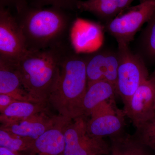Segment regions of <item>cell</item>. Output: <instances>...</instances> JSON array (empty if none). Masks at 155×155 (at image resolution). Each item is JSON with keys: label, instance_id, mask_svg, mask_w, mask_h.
Wrapping results in <instances>:
<instances>
[{"label": "cell", "instance_id": "cell-21", "mask_svg": "<svg viewBox=\"0 0 155 155\" xmlns=\"http://www.w3.org/2000/svg\"><path fill=\"white\" fill-rule=\"evenodd\" d=\"M113 99L107 100L99 104L92 110L91 117L103 116L107 114H115L119 112L114 107Z\"/></svg>", "mask_w": 155, "mask_h": 155}, {"label": "cell", "instance_id": "cell-14", "mask_svg": "<svg viewBox=\"0 0 155 155\" xmlns=\"http://www.w3.org/2000/svg\"><path fill=\"white\" fill-rule=\"evenodd\" d=\"M116 93V85L108 81H101L87 84L82 104L83 116H90L96 107L105 101L113 99Z\"/></svg>", "mask_w": 155, "mask_h": 155}, {"label": "cell", "instance_id": "cell-13", "mask_svg": "<svg viewBox=\"0 0 155 155\" xmlns=\"http://www.w3.org/2000/svg\"><path fill=\"white\" fill-rule=\"evenodd\" d=\"M123 111L115 114L91 117L87 121V130L93 136L102 137L105 136L116 135L122 130L124 125Z\"/></svg>", "mask_w": 155, "mask_h": 155}, {"label": "cell", "instance_id": "cell-20", "mask_svg": "<svg viewBox=\"0 0 155 155\" xmlns=\"http://www.w3.org/2000/svg\"><path fill=\"white\" fill-rule=\"evenodd\" d=\"M78 0H28V5L38 8L53 6L75 12L78 11Z\"/></svg>", "mask_w": 155, "mask_h": 155}, {"label": "cell", "instance_id": "cell-10", "mask_svg": "<svg viewBox=\"0 0 155 155\" xmlns=\"http://www.w3.org/2000/svg\"><path fill=\"white\" fill-rule=\"evenodd\" d=\"M61 117L51 114L48 108L23 120L2 124L1 128L17 135L35 140L53 127Z\"/></svg>", "mask_w": 155, "mask_h": 155}, {"label": "cell", "instance_id": "cell-11", "mask_svg": "<svg viewBox=\"0 0 155 155\" xmlns=\"http://www.w3.org/2000/svg\"><path fill=\"white\" fill-rule=\"evenodd\" d=\"M2 94L8 95L16 101L32 102L23 86L17 64L0 58V94Z\"/></svg>", "mask_w": 155, "mask_h": 155}, {"label": "cell", "instance_id": "cell-17", "mask_svg": "<svg viewBox=\"0 0 155 155\" xmlns=\"http://www.w3.org/2000/svg\"><path fill=\"white\" fill-rule=\"evenodd\" d=\"M77 8L78 11L93 14L105 24L120 12L116 0H78Z\"/></svg>", "mask_w": 155, "mask_h": 155}, {"label": "cell", "instance_id": "cell-8", "mask_svg": "<svg viewBox=\"0 0 155 155\" xmlns=\"http://www.w3.org/2000/svg\"><path fill=\"white\" fill-rule=\"evenodd\" d=\"M123 112L136 128L153 118L155 115L154 81L149 78L144 81L124 105Z\"/></svg>", "mask_w": 155, "mask_h": 155}, {"label": "cell", "instance_id": "cell-18", "mask_svg": "<svg viewBox=\"0 0 155 155\" xmlns=\"http://www.w3.org/2000/svg\"><path fill=\"white\" fill-rule=\"evenodd\" d=\"M35 140L0 129V146L12 151H17L28 146H33Z\"/></svg>", "mask_w": 155, "mask_h": 155}, {"label": "cell", "instance_id": "cell-24", "mask_svg": "<svg viewBox=\"0 0 155 155\" xmlns=\"http://www.w3.org/2000/svg\"><path fill=\"white\" fill-rule=\"evenodd\" d=\"M120 12L130 6L131 3L135 0H116Z\"/></svg>", "mask_w": 155, "mask_h": 155}, {"label": "cell", "instance_id": "cell-23", "mask_svg": "<svg viewBox=\"0 0 155 155\" xmlns=\"http://www.w3.org/2000/svg\"><path fill=\"white\" fill-rule=\"evenodd\" d=\"M14 99L8 95L6 94H0V113L3 114L5 110L9 107L11 104L16 101Z\"/></svg>", "mask_w": 155, "mask_h": 155}, {"label": "cell", "instance_id": "cell-4", "mask_svg": "<svg viewBox=\"0 0 155 155\" xmlns=\"http://www.w3.org/2000/svg\"><path fill=\"white\" fill-rule=\"evenodd\" d=\"M119 65L116 82V93L124 105L144 81L149 77L146 64L138 54L133 52L129 44L118 41Z\"/></svg>", "mask_w": 155, "mask_h": 155}, {"label": "cell", "instance_id": "cell-15", "mask_svg": "<svg viewBox=\"0 0 155 155\" xmlns=\"http://www.w3.org/2000/svg\"><path fill=\"white\" fill-rule=\"evenodd\" d=\"M47 103H36L26 101H16L1 114L2 124L17 122L28 118L48 109Z\"/></svg>", "mask_w": 155, "mask_h": 155}, {"label": "cell", "instance_id": "cell-28", "mask_svg": "<svg viewBox=\"0 0 155 155\" xmlns=\"http://www.w3.org/2000/svg\"><path fill=\"white\" fill-rule=\"evenodd\" d=\"M114 155H125V152L119 151L118 150H115L114 151Z\"/></svg>", "mask_w": 155, "mask_h": 155}, {"label": "cell", "instance_id": "cell-9", "mask_svg": "<svg viewBox=\"0 0 155 155\" xmlns=\"http://www.w3.org/2000/svg\"><path fill=\"white\" fill-rule=\"evenodd\" d=\"M84 57L87 84L105 81L116 85L119 65L117 51L99 50Z\"/></svg>", "mask_w": 155, "mask_h": 155}, {"label": "cell", "instance_id": "cell-3", "mask_svg": "<svg viewBox=\"0 0 155 155\" xmlns=\"http://www.w3.org/2000/svg\"><path fill=\"white\" fill-rule=\"evenodd\" d=\"M70 45L68 41L44 49L28 51L17 63L23 86L31 101L48 103L61 61Z\"/></svg>", "mask_w": 155, "mask_h": 155}, {"label": "cell", "instance_id": "cell-5", "mask_svg": "<svg viewBox=\"0 0 155 155\" xmlns=\"http://www.w3.org/2000/svg\"><path fill=\"white\" fill-rule=\"evenodd\" d=\"M138 5L122 10L105 24L106 31L117 41L129 44L155 11V0H139Z\"/></svg>", "mask_w": 155, "mask_h": 155}, {"label": "cell", "instance_id": "cell-1", "mask_svg": "<svg viewBox=\"0 0 155 155\" xmlns=\"http://www.w3.org/2000/svg\"><path fill=\"white\" fill-rule=\"evenodd\" d=\"M73 12L50 6H26L15 15L25 37L28 51L44 49L69 41Z\"/></svg>", "mask_w": 155, "mask_h": 155}, {"label": "cell", "instance_id": "cell-27", "mask_svg": "<svg viewBox=\"0 0 155 155\" xmlns=\"http://www.w3.org/2000/svg\"><path fill=\"white\" fill-rule=\"evenodd\" d=\"M149 78L150 79H151L153 81H154L155 82V70L150 75H149Z\"/></svg>", "mask_w": 155, "mask_h": 155}, {"label": "cell", "instance_id": "cell-6", "mask_svg": "<svg viewBox=\"0 0 155 155\" xmlns=\"http://www.w3.org/2000/svg\"><path fill=\"white\" fill-rule=\"evenodd\" d=\"M28 51L15 15L9 9L0 7V58L17 64Z\"/></svg>", "mask_w": 155, "mask_h": 155}, {"label": "cell", "instance_id": "cell-25", "mask_svg": "<svg viewBox=\"0 0 155 155\" xmlns=\"http://www.w3.org/2000/svg\"><path fill=\"white\" fill-rule=\"evenodd\" d=\"M125 155H143V153L139 149L132 148L125 152Z\"/></svg>", "mask_w": 155, "mask_h": 155}, {"label": "cell", "instance_id": "cell-22", "mask_svg": "<svg viewBox=\"0 0 155 155\" xmlns=\"http://www.w3.org/2000/svg\"><path fill=\"white\" fill-rule=\"evenodd\" d=\"M28 0H0V7L11 10L14 9L16 13L28 5Z\"/></svg>", "mask_w": 155, "mask_h": 155}, {"label": "cell", "instance_id": "cell-2", "mask_svg": "<svg viewBox=\"0 0 155 155\" xmlns=\"http://www.w3.org/2000/svg\"><path fill=\"white\" fill-rule=\"evenodd\" d=\"M87 85L84 55L75 52L70 45L61 61L48 104L64 118L73 119L84 116L82 104Z\"/></svg>", "mask_w": 155, "mask_h": 155}, {"label": "cell", "instance_id": "cell-16", "mask_svg": "<svg viewBox=\"0 0 155 155\" xmlns=\"http://www.w3.org/2000/svg\"><path fill=\"white\" fill-rule=\"evenodd\" d=\"M137 40V51L145 64H155V11Z\"/></svg>", "mask_w": 155, "mask_h": 155}, {"label": "cell", "instance_id": "cell-7", "mask_svg": "<svg viewBox=\"0 0 155 155\" xmlns=\"http://www.w3.org/2000/svg\"><path fill=\"white\" fill-rule=\"evenodd\" d=\"M84 116L69 120L64 129V155H90L100 153L101 141L89 134Z\"/></svg>", "mask_w": 155, "mask_h": 155}, {"label": "cell", "instance_id": "cell-26", "mask_svg": "<svg viewBox=\"0 0 155 155\" xmlns=\"http://www.w3.org/2000/svg\"><path fill=\"white\" fill-rule=\"evenodd\" d=\"M13 152L14 151H12L3 147H0V155H16Z\"/></svg>", "mask_w": 155, "mask_h": 155}, {"label": "cell", "instance_id": "cell-12", "mask_svg": "<svg viewBox=\"0 0 155 155\" xmlns=\"http://www.w3.org/2000/svg\"><path fill=\"white\" fill-rule=\"evenodd\" d=\"M70 120L62 116L53 127L35 140L33 144L35 150L48 155H58L63 153L65 146L64 127Z\"/></svg>", "mask_w": 155, "mask_h": 155}, {"label": "cell", "instance_id": "cell-19", "mask_svg": "<svg viewBox=\"0 0 155 155\" xmlns=\"http://www.w3.org/2000/svg\"><path fill=\"white\" fill-rule=\"evenodd\" d=\"M136 129V134L140 142L155 151V115Z\"/></svg>", "mask_w": 155, "mask_h": 155}]
</instances>
